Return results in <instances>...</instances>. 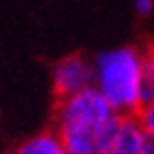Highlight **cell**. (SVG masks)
Segmentation results:
<instances>
[{
    "instance_id": "4",
    "label": "cell",
    "mask_w": 154,
    "mask_h": 154,
    "mask_svg": "<svg viewBox=\"0 0 154 154\" xmlns=\"http://www.w3.org/2000/svg\"><path fill=\"white\" fill-rule=\"evenodd\" d=\"M11 154H66L60 137L54 128H47V131H41L32 135V137L19 141Z\"/></svg>"
},
{
    "instance_id": "2",
    "label": "cell",
    "mask_w": 154,
    "mask_h": 154,
    "mask_svg": "<svg viewBox=\"0 0 154 154\" xmlns=\"http://www.w3.org/2000/svg\"><path fill=\"white\" fill-rule=\"evenodd\" d=\"M94 88L120 116H137L143 105L141 92L146 82L143 47L118 45L92 56Z\"/></svg>"
},
{
    "instance_id": "5",
    "label": "cell",
    "mask_w": 154,
    "mask_h": 154,
    "mask_svg": "<svg viewBox=\"0 0 154 154\" xmlns=\"http://www.w3.org/2000/svg\"><path fill=\"white\" fill-rule=\"evenodd\" d=\"M141 135L143 128L137 122L135 116H124V122L120 128V135L116 139L113 154H141Z\"/></svg>"
},
{
    "instance_id": "6",
    "label": "cell",
    "mask_w": 154,
    "mask_h": 154,
    "mask_svg": "<svg viewBox=\"0 0 154 154\" xmlns=\"http://www.w3.org/2000/svg\"><path fill=\"white\" fill-rule=\"evenodd\" d=\"M143 62H146V82H143L141 99H143V105H148V103H154V36L143 45Z\"/></svg>"
},
{
    "instance_id": "3",
    "label": "cell",
    "mask_w": 154,
    "mask_h": 154,
    "mask_svg": "<svg viewBox=\"0 0 154 154\" xmlns=\"http://www.w3.org/2000/svg\"><path fill=\"white\" fill-rule=\"evenodd\" d=\"M94 86V62L84 54H69L51 66V88L56 99L79 94Z\"/></svg>"
},
{
    "instance_id": "9",
    "label": "cell",
    "mask_w": 154,
    "mask_h": 154,
    "mask_svg": "<svg viewBox=\"0 0 154 154\" xmlns=\"http://www.w3.org/2000/svg\"><path fill=\"white\" fill-rule=\"evenodd\" d=\"M141 154H154V133L143 131L141 135Z\"/></svg>"
},
{
    "instance_id": "7",
    "label": "cell",
    "mask_w": 154,
    "mask_h": 154,
    "mask_svg": "<svg viewBox=\"0 0 154 154\" xmlns=\"http://www.w3.org/2000/svg\"><path fill=\"white\" fill-rule=\"evenodd\" d=\"M137 122L141 124V128L143 131H150V133H154V103H148V105H143L139 111H137Z\"/></svg>"
},
{
    "instance_id": "8",
    "label": "cell",
    "mask_w": 154,
    "mask_h": 154,
    "mask_svg": "<svg viewBox=\"0 0 154 154\" xmlns=\"http://www.w3.org/2000/svg\"><path fill=\"white\" fill-rule=\"evenodd\" d=\"M133 11L141 19L152 17L154 15V0H133Z\"/></svg>"
},
{
    "instance_id": "1",
    "label": "cell",
    "mask_w": 154,
    "mask_h": 154,
    "mask_svg": "<svg viewBox=\"0 0 154 154\" xmlns=\"http://www.w3.org/2000/svg\"><path fill=\"white\" fill-rule=\"evenodd\" d=\"M122 122L124 116L92 86L79 94L56 99L51 128L66 154H105L113 150Z\"/></svg>"
},
{
    "instance_id": "10",
    "label": "cell",
    "mask_w": 154,
    "mask_h": 154,
    "mask_svg": "<svg viewBox=\"0 0 154 154\" xmlns=\"http://www.w3.org/2000/svg\"><path fill=\"white\" fill-rule=\"evenodd\" d=\"M105 154H113V152H105Z\"/></svg>"
}]
</instances>
